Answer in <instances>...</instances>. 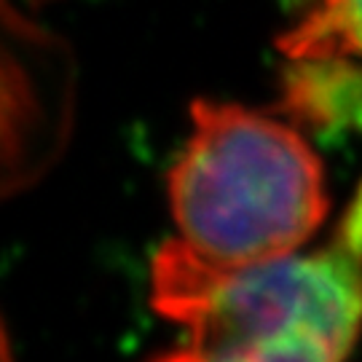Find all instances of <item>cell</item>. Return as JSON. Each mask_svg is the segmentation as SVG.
<instances>
[{
	"mask_svg": "<svg viewBox=\"0 0 362 362\" xmlns=\"http://www.w3.org/2000/svg\"><path fill=\"white\" fill-rule=\"evenodd\" d=\"M167 196L177 239L215 263L300 250L330 207L322 161L293 124L209 100L191 105Z\"/></svg>",
	"mask_w": 362,
	"mask_h": 362,
	"instance_id": "cell-2",
	"label": "cell"
},
{
	"mask_svg": "<svg viewBox=\"0 0 362 362\" xmlns=\"http://www.w3.org/2000/svg\"><path fill=\"white\" fill-rule=\"evenodd\" d=\"M153 309L180 330L167 360L338 362L362 336V182L330 239L215 263L169 239L151 266Z\"/></svg>",
	"mask_w": 362,
	"mask_h": 362,
	"instance_id": "cell-1",
	"label": "cell"
},
{
	"mask_svg": "<svg viewBox=\"0 0 362 362\" xmlns=\"http://www.w3.org/2000/svg\"><path fill=\"white\" fill-rule=\"evenodd\" d=\"M8 354H11V349H8V336L3 330V322H0V360H6Z\"/></svg>",
	"mask_w": 362,
	"mask_h": 362,
	"instance_id": "cell-4",
	"label": "cell"
},
{
	"mask_svg": "<svg viewBox=\"0 0 362 362\" xmlns=\"http://www.w3.org/2000/svg\"><path fill=\"white\" fill-rule=\"evenodd\" d=\"M276 46L287 116L362 134V0H311Z\"/></svg>",
	"mask_w": 362,
	"mask_h": 362,
	"instance_id": "cell-3",
	"label": "cell"
}]
</instances>
